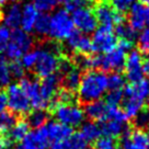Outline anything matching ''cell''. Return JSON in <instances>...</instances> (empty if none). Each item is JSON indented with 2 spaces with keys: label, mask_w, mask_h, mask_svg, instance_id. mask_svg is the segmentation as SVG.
<instances>
[{
  "label": "cell",
  "mask_w": 149,
  "mask_h": 149,
  "mask_svg": "<svg viewBox=\"0 0 149 149\" xmlns=\"http://www.w3.org/2000/svg\"><path fill=\"white\" fill-rule=\"evenodd\" d=\"M107 90V76L103 71L88 70L82 74L79 88L78 99L81 103H90L103 97Z\"/></svg>",
  "instance_id": "6da1fadb"
},
{
  "label": "cell",
  "mask_w": 149,
  "mask_h": 149,
  "mask_svg": "<svg viewBox=\"0 0 149 149\" xmlns=\"http://www.w3.org/2000/svg\"><path fill=\"white\" fill-rule=\"evenodd\" d=\"M38 55H37L36 64L34 66V72L37 77L40 78H46L51 74H56L58 70L59 63L63 55H61V47L59 45V42L48 43L46 47L37 49Z\"/></svg>",
  "instance_id": "7a4b0ae2"
},
{
  "label": "cell",
  "mask_w": 149,
  "mask_h": 149,
  "mask_svg": "<svg viewBox=\"0 0 149 149\" xmlns=\"http://www.w3.org/2000/svg\"><path fill=\"white\" fill-rule=\"evenodd\" d=\"M74 31L72 19L66 9L57 10L51 17L48 36L55 42H61L67 40Z\"/></svg>",
  "instance_id": "3957f363"
},
{
  "label": "cell",
  "mask_w": 149,
  "mask_h": 149,
  "mask_svg": "<svg viewBox=\"0 0 149 149\" xmlns=\"http://www.w3.org/2000/svg\"><path fill=\"white\" fill-rule=\"evenodd\" d=\"M32 46V36L21 29H15L11 33L10 41L3 51L6 58H9L11 61H19V58H21L23 54L30 51Z\"/></svg>",
  "instance_id": "277c9868"
},
{
  "label": "cell",
  "mask_w": 149,
  "mask_h": 149,
  "mask_svg": "<svg viewBox=\"0 0 149 149\" xmlns=\"http://www.w3.org/2000/svg\"><path fill=\"white\" fill-rule=\"evenodd\" d=\"M57 122L69 127L79 126L84 120V112L82 109L74 104H63L58 103L52 111Z\"/></svg>",
  "instance_id": "5b68a950"
},
{
  "label": "cell",
  "mask_w": 149,
  "mask_h": 149,
  "mask_svg": "<svg viewBox=\"0 0 149 149\" xmlns=\"http://www.w3.org/2000/svg\"><path fill=\"white\" fill-rule=\"evenodd\" d=\"M6 93L10 112H12L15 115H26L30 113L32 105L26 93L20 87V84H9Z\"/></svg>",
  "instance_id": "8992f818"
},
{
  "label": "cell",
  "mask_w": 149,
  "mask_h": 149,
  "mask_svg": "<svg viewBox=\"0 0 149 149\" xmlns=\"http://www.w3.org/2000/svg\"><path fill=\"white\" fill-rule=\"evenodd\" d=\"M92 9L98 20V23L101 24V26L113 29L114 25L125 22V15L116 12L112 8L110 2H107V0L95 1Z\"/></svg>",
  "instance_id": "52a82bcc"
},
{
  "label": "cell",
  "mask_w": 149,
  "mask_h": 149,
  "mask_svg": "<svg viewBox=\"0 0 149 149\" xmlns=\"http://www.w3.org/2000/svg\"><path fill=\"white\" fill-rule=\"evenodd\" d=\"M71 19L74 26L84 34H89L97 30L98 20L95 18L93 9L90 7H82L74 10Z\"/></svg>",
  "instance_id": "ba28073f"
},
{
  "label": "cell",
  "mask_w": 149,
  "mask_h": 149,
  "mask_svg": "<svg viewBox=\"0 0 149 149\" xmlns=\"http://www.w3.org/2000/svg\"><path fill=\"white\" fill-rule=\"evenodd\" d=\"M92 48L95 53H109L117 46V38L113 34V29L100 26L94 31L92 37Z\"/></svg>",
  "instance_id": "9c48e42d"
},
{
  "label": "cell",
  "mask_w": 149,
  "mask_h": 149,
  "mask_svg": "<svg viewBox=\"0 0 149 149\" xmlns=\"http://www.w3.org/2000/svg\"><path fill=\"white\" fill-rule=\"evenodd\" d=\"M124 68H125L126 78L132 84H135L144 79L143 56L139 51H132L127 55Z\"/></svg>",
  "instance_id": "30bf717a"
},
{
  "label": "cell",
  "mask_w": 149,
  "mask_h": 149,
  "mask_svg": "<svg viewBox=\"0 0 149 149\" xmlns=\"http://www.w3.org/2000/svg\"><path fill=\"white\" fill-rule=\"evenodd\" d=\"M122 149H149L148 135L141 130H128L122 135Z\"/></svg>",
  "instance_id": "8fae6325"
},
{
  "label": "cell",
  "mask_w": 149,
  "mask_h": 149,
  "mask_svg": "<svg viewBox=\"0 0 149 149\" xmlns=\"http://www.w3.org/2000/svg\"><path fill=\"white\" fill-rule=\"evenodd\" d=\"M130 25L135 31H140L149 28V7L141 2L132 6L128 14Z\"/></svg>",
  "instance_id": "7c38bea8"
},
{
  "label": "cell",
  "mask_w": 149,
  "mask_h": 149,
  "mask_svg": "<svg viewBox=\"0 0 149 149\" xmlns=\"http://www.w3.org/2000/svg\"><path fill=\"white\" fill-rule=\"evenodd\" d=\"M61 86V77L58 74H54L48 76L46 78L42 79V82H40V92L41 97L45 107H48V104L53 99L56 97V94Z\"/></svg>",
  "instance_id": "4fadbf2b"
},
{
  "label": "cell",
  "mask_w": 149,
  "mask_h": 149,
  "mask_svg": "<svg viewBox=\"0 0 149 149\" xmlns=\"http://www.w3.org/2000/svg\"><path fill=\"white\" fill-rule=\"evenodd\" d=\"M51 140L47 134L46 127L43 126L41 128L30 132L26 137L22 140L23 149H47L49 147Z\"/></svg>",
  "instance_id": "5bb4252c"
},
{
  "label": "cell",
  "mask_w": 149,
  "mask_h": 149,
  "mask_svg": "<svg viewBox=\"0 0 149 149\" xmlns=\"http://www.w3.org/2000/svg\"><path fill=\"white\" fill-rule=\"evenodd\" d=\"M66 42H67V46L72 52H74V54L90 55L93 52L92 41L80 31L74 30L66 40Z\"/></svg>",
  "instance_id": "9a60e30c"
},
{
  "label": "cell",
  "mask_w": 149,
  "mask_h": 149,
  "mask_svg": "<svg viewBox=\"0 0 149 149\" xmlns=\"http://www.w3.org/2000/svg\"><path fill=\"white\" fill-rule=\"evenodd\" d=\"M20 87L23 89L26 93L31 105L35 109H46L45 104L43 102L41 92H40V82L36 80L30 79V78H22L20 80Z\"/></svg>",
  "instance_id": "2e32d148"
},
{
  "label": "cell",
  "mask_w": 149,
  "mask_h": 149,
  "mask_svg": "<svg viewBox=\"0 0 149 149\" xmlns=\"http://www.w3.org/2000/svg\"><path fill=\"white\" fill-rule=\"evenodd\" d=\"M49 140L55 143H61L66 140L72 134V128L67 125H64L59 122H49L45 125Z\"/></svg>",
  "instance_id": "e0dca14e"
},
{
  "label": "cell",
  "mask_w": 149,
  "mask_h": 149,
  "mask_svg": "<svg viewBox=\"0 0 149 149\" xmlns=\"http://www.w3.org/2000/svg\"><path fill=\"white\" fill-rule=\"evenodd\" d=\"M29 133H30V125H29L28 121L20 120V121H17V123L12 126V128L8 130L6 134H3L2 137L11 146L13 143L22 141Z\"/></svg>",
  "instance_id": "ac0fdd59"
},
{
  "label": "cell",
  "mask_w": 149,
  "mask_h": 149,
  "mask_svg": "<svg viewBox=\"0 0 149 149\" xmlns=\"http://www.w3.org/2000/svg\"><path fill=\"white\" fill-rule=\"evenodd\" d=\"M84 114L92 122H104L107 120V104L101 100L87 103L84 107Z\"/></svg>",
  "instance_id": "d6986e66"
},
{
  "label": "cell",
  "mask_w": 149,
  "mask_h": 149,
  "mask_svg": "<svg viewBox=\"0 0 149 149\" xmlns=\"http://www.w3.org/2000/svg\"><path fill=\"white\" fill-rule=\"evenodd\" d=\"M123 94L124 97H133L145 102L149 95V81L143 79L138 82L128 84L123 91Z\"/></svg>",
  "instance_id": "ffe728a7"
},
{
  "label": "cell",
  "mask_w": 149,
  "mask_h": 149,
  "mask_svg": "<svg viewBox=\"0 0 149 149\" xmlns=\"http://www.w3.org/2000/svg\"><path fill=\"white\" fill-rule=\"evenodd\" d=\"M38 11L33 3H26L22 9V18H21V26L25 32H31L34 30V25L38 18Z\"/></svg>",
  "instance_id": "44dd1931"
},
{
  "label": "cell",
  "mask_w": 149,
  "mask_h": 149,
  "mask_svg": "<svg viewBox=\"0 0 149 149\" xmlns=\"http://www.w3.org/2000/svg\"><path fill=\"white\" fill-rule=\"evenodd\" d=\"M100 126H101V132L103 135L113 137V138L124 135V133L130 130V127L126 125V123H120V122L111 121V120L102 122Z\"/></svg>",
  "instance_id": "7402d4cb"
},
{
  "label": "cell",
  "mask_w": 149,
  "mask_h": 149,
  "mask_svg": "<svg viewBox=\"0 0 149 149\" xmlns=\"http://www.w3.org/2000/svg\"><path fill=\"white\" fill-rule=\"evenodd\" d=\"M81 77H82L81 69L77 68L74 66L72 69H70L68 72H66L64 76H61V87L68 91L74 92L79 88Z\"/></svg>",
  "instance_id": "603a6c76"
},
{
  "label": "cell",
  "mask_w": 149,
  "mask_h": 149,
  "mask_svg": "<svg viewBox=\"0 0 149 149\" xmlns=\"http://www.w3.org/2000/svg\"><path fill=\"white\" fill-rule=\"evenodd\" d=\"M21 18H22V9L21 6L14 2L12 6H10V8L7 10L5 14V24L7 28L9 29H19L21 25Z\"/></svg>",
  "instance_id": "cb8c5ba5"
},
{
  "label": "cell",
  "mask_w": 149,
  "mask_h": 149,
  "mask_svg": "<svg viewBox=\"0 0 149 149\" xmlns=\"http://www.w3.org/2000/svg\"><path fill=\"white\" fill-rule=\"evenodd\" d=\"M123 111L125 112L128 118L135 117L137 113L145 107L144 102L138 99L133 98V97H124L123 99Z\"/></svg>",
  "instance_id": "d4e9b609"
},
{
  "label": "cell",
  "mask_w": 149,
  "mask_h": 149,
  "mask_svg": "<svg viewBox=\"0 0 149 149\" xmlns=\"http://www.w3.org/2000/svg\"><path fill=\"white\" fill-rule=\"evenodd\" d=\"M61 144L64 149H88V141L81 133H72Z\"/></svg>",
  "instance_id": "484cf974"
},
{
  "label": "cell",
  "mask_w": 149,
  "mask_h": 149,
  "mask_svg": "<svg viewBox=\"0 0 149 149\" xmlns=\"http://www.w3.org/2000/svg\"><path fill=\"white\" fill-rule=\"evenodd\" d=\"M26 121H28L30 127H33L35 130L41 128L46 125L47 121H48V113L42 109H35V111L31 112L29 114Z\"/></svg>",
  "instance_id": "4316f807"
},
{
  "label": "cell",
  "mask_w": 149,
  "mask_h": 149,
  "mask_svg": "<svg viewBox=\"0 0 149 149\" xmlns=\"http://www.w3.org/2000/svg\"><path fill=\"white\" fill-rule=\"evenodd\" d=\"M82 136H84L87 141H95V140L100 138V136L102 135L101 132V126L100 124H97L95 122H87L84 124L81 132H80Z\"/></svg>",
  "instance_id": "83f0119b"
},
{
  "label": "cell",
  "mask_w": 149,
  "mask_h": 149,
  "mask_svg": "<svg viewBox=\"0 0 149 149\" xmlns=\"http://www.w3.org/2000/svg\"><path fill=\"white\" fill-rule=\"evenodd\" d=\"M115 34L120 37L121 40H125V41H130L133 42L136 40L137 37V33L134 29L130 26V24L123 22L121 24H117L115 28Z\"/></svg>",
  "instance_id": "f1b7e54d"
},
{
  "label": "cell",
  "mask_w": 149,
  "mask_h": 149,
  "mask_svg": "<svg viewBox=\"0 0 149 149\" xmlns=\"http://www.w3.org/2000/svg\"><path fill=\"white\" fill-rule=\"evenodd\" d=\"M49 22H51V17L46 13H43L38 15L35 25H34V31L38 36H48L49 32Z\"/></svg>",
  "instance_id": "f546056e"
},
{
  "label": "cell",
  "mask_w": 149,
  "mask_h": 149,
  "mask_svg": "<svg viewBox=\"0 0 149 149\" xmlns=\"http://www.w3.org/2000/svg\"><path fill=\"white\" fill-rule=\"evenodd\" d=\"M17 123V115L12 112H3L0 115V136L6 134Z\"/></svg>",
  "instance_id": "4dcf8cb0"
},
{
  "label": "cell",
  "mask_w": 149,
  "mask_h": 149,
  "mask_svg": "<svg viewBox=\"0 0 149 149\" xmlns=\"http://www.w3.org/2000/svg\"><path fill=\"white\" fill-rule=\"evenodd\" d=\"M134 126L137 130H149V107H144L134 117Z\"/></svg>",
  "instance_id": "1f68e13d"
},
{
  "label": "cell",
  "mask_w": 149,
  "mask_h": 149,
  "mask_svg": "<svg viewBox=\"0 0 149 149\" xmlns=\"http://www.w3.org/2000/svg\"><path fill=\"white\" fill-rule=\"evenodd\" d=\"M11 78L12 76L10 71V64L5 56H0V86L1 87L9 86Z\"/></svg>",
  "instance_id": "d6a6232c"
},
{
  "label": "cell",
  "mask_w": 149,
  "mask_h": 149,
  "mask_svg": "<svg viewBox=\"0 0 149 149\" xmlns=\"http://www.w3.org/2000/svg\"><path fill=\"white\" fill-rule=\"evenodd\" d=\"M107 120L116 121L120 122V123H126L128 117L125 114V112L123 111V109H120L118 107H115V105H107Z\"/></svg>",
  "instance_id": "836d02e7"
},
{
  "label": "cell",
  "mask_w": 149,
  "mask_h": 149,
  "mask_svg": "<svg viewBox=\"0 0 149 149\" xmlns=\"http://www.w3.org/2000/svg\"><path fill=\"white\" fill-rule=\"evenodd\" d=\"M125 84V77L120 71H114L107 77V89L122 90Z\"/></svg>",
  "instance_id": "e575fe53"
},
{
  "label": "cell",
  "mask_w": 149,
  "mask_h": 149,
  "mask_svg": "<svg viewBox=\"0 0 149 149\" xmlns=\"http://www.w3.org/2000/svg\"><path fill=\"white\" fill-rule=\"evenodd\" d=\"M94 149H120V144L116 138L103 136L94 141Z\"/></svg>",
  "instance_id": "d590c367"
},
{
  "label": "cell",
  "mask_w": 149,
  "mask_h": 149,
  "mask_svg": "<svg viewBox=\"0 0 149 149\" xmlns=\"http://www.w3.org/2000/svg\"><path fill=\"white\" fill-rule=\"evenodd\" d=\"M135 1L136 0H111L110 5L116 12L124 14L132 8V6L135 3Z\"/></svg>",
  "instance_id": "8d00e7d4"
},
{
  "label": "cell",
  "mask_w": 149,
  "mask_h": 149,
  "mask_svg": "<svg viewBox=\"0 0 149 149\" xmlns=\"http://www.w3.org/2000/svg\"><path fill=\"white\" fill-rule=\"evenodd\" d=\"M37 55H38V51L37 49L29 51L25 54H23L22 59H21V64L23 65L24 68H26V69H33L35 64H36Z\"/></svg>",
  "instance_id": "74e56055"
},
{
  "label": "cell",
  "mask_w": 149,
  "mask_h": 149,
  "mask_svg": "<svg viewBox=\"0 0 149 149\" xmlns=\"http://www.w3.org/2000/svg\"><path fill=\"white\" fill-rule=\"evenodd\" d=\"M57 3H58L57 0H33V5L37 9V11H41L44 13L55 9Z\"/></svg>",
  "instance_id": "f35d334b"
},
{
  "label": "cell",
  "mask_w": 149,
  "mask_h": 149,
  "mask_svg": "<svg viewBox=\"0 0 149 149\" xmlns=\"http://www.w3.org/2000/svg\"><path fill=\"white\" fill-rule=\"evenodd\" d=\"M123 99H124V94L122 90H110V92L107 94L105 103L107 105L118 107V104L123 102Z\"/></svg>",
  "instance_id": "ab89813d"
},
{
  "label": "cell",
  "mask_w": 149,
  "mask_h": 149,
  "mask_svg": "<svg viewBox=\"0 0 149 149\" xmlns=\"http://www.w3.org/2000/svg\"><path fill=\"white\" fill-rule=\"evenodd\" d=\"M138 47L145 54H149V28L143 30L138 36Z\"/></svg>",
  "instance_id": "60d3db41"
},
{
  "label": "cell",
  "mask_w": 149,
  "mask_h": 149,
  "mask_svg": "<svg viewBox=\"0 0 149 149\" xmlns=\"http://www.w3.org/2000/svg\"><path fill=\"white\" fill-rule=\"evenodd\" d=\"M11 36L10 29L7 28L6 25H0V53L6 49V47L8 45Z\"/></svg>",
  "instance_id": "b9f144b4"
},
{
  "label": "cell",
  "mask_w": 149,
  "mask_h": 149,
  "mask_svg": "<svg viewBox=\"0 0 149 149\" xmlns=\"http://www.w3.org/2000/svg\"><path fill=\"white\" fill-rule=\"evenodd\" d=\"M10 71H11V76L14 78H20V79L23 78L24 67L21 64V61H12V63L10 64Z\"/></svg>",
  "instance_id": "7bdbcfd3"
},
{
  "label": "cell",
  "mask_w": 149,
  "mask_h": 149,
  "mask_svg": "<svg viewBox=\"0 0 149 149\" xmlns=\"http://www.w3.org/2000/svg\"><path fill=\"white\" fill-rule=\"evenodd\" d=\"M8 107V98L7 93L3 90H0V115L6 112V109Z\"/></svg>",
  "instance_id": "ee69618b"
},
{
  "label": "cell",
  "mask_w": 149,
  "mask_h": 149,
  "mask_svg": "<svg viewBox=\"0 0 149 149\" xmlns=\"http://www.w3.org/2000/svg\"><path fill=\"white\" fill-rule=\"evenodd\" d=\"M143 70H144V74L149 77V57L146 58L145 61L143 63Z\"/></svg>",
  "instance_id": "f6af8a7d"
},
{
  "label": "cell",
  "mask_w": 149,
  "mask_h": 149,
  "mask_svg": "<svg viewBox=\"0 0 149 149\" xmlns=\"http://www.w3.org/2000/svg\"><path fill=\"white\" fill-rule=\"evenodd\" d=\"M8 147H10L9 144L6 141L2 136H0V149H7Z\"/></svg>",
  "instance_id": "bcb514c9"
},
{
  "label": "cell",
  "mask_w": 149,
  "mask_h": 149,
  "mask_svg": "<svg viewBox=\"0 0 149 149\" xmlns=\"http://www.w3.org/2000/svg\"><path fill=\"white\" fill-rule=\"evenodd\" d=\"M52 149H64L61 147V143H55V144H53V147Z\"/></svg>",
  "instance_id": "7dc6e473"
},
{
  "label": "cell",
  "mask_w": 149,
  "mask_h": 149,
  "mask_svg": "<svg viewBox=\"0 0 149 149\" xmlns=\"http://www.w3.org/2000/svg\"><path fill=\"white\" fill-rule=\"evenodd\" d=\"M8 1H9V0H0V8L7 5V2H8Z\"/></svg>",
  "instance_id": "c3c4849f"
},
{
  "label": "cell",
  "mask_w": 149,
  "mask_h": 149,
  "mask_svg": "<svg viewBox=\"0 0 149 149\" xmlns=\"http://www.w3.org/2000/svg\"><path fill=\"white\" fill-rule=\"evenodd\" d=\"M140 2H141V3H143V5H148L149 3V0H140Z\"/></svg>",
  "instance_id": "681fc988"
},
{
  "label": "cell",
  "mask_w": 149,
  "mask_h": 149,
  "mask_svg": "<svg viewBox=\"0 0 149 149\" xmlns=\"http://www.w3.org/2000/svg\"><path fill=\"white\" fill-rule=\"evenodd\" d=\"M67 1H68V0H57V2H58V3H64V5H65Z\"/></svg>",
  "instance_id": "f907efd6"
},
{
  "label": "cell",
  "mask_w": 149,
  "mask_h": 149,
  "mask_svg": "<svg viewBox=\"0 0 149 149\" xmlns=\"http://www.w3.org/2000/svg\"><path fill=\"white\" fill-rule=\"evenodd\" d=\"M13 149H23V148H22V147L20 146V147H15V148H13Z\"/></svg>",
  "instance_id": "816d5d0a"
},
{
  "label": "cell",
  "mask_w": 149,
  "mask_h": 149,
  "mask_svg": "<svg viewBox=\"0 0 149 149\" xmlns=\"http://www.w3.org/2000/svg\"><path fill=\"white\" fill-rule=\"evenodd\" d=\"M148 143H149V134H148Z\"/></svg>",
  "instance_id": "f5cc1de1"
},
{
  "label": "cell",
  "mask_w": 149,
  "mask_h": 149,
  "mask_svg": "<svg viewBox=\"0 0 149 149\" xmlns=\"http://www.w3.org/2000/svg\"><path fill=\"white\" fill-rule=\"evenodd\" d=\"M0 18H1V13H0Z\"/></svg>",
  "instance_id": "db71d44e"
},
{
  "label": "cell",
  "mask_w": 149,
  "mask_h": 149,
  "mask_svg": "<svg viewBox=\"0 0 149 149\" xmlns=\"http://www.w3.org/2000/svg\"><path fill=\"white\" fill-rule=\"evenodd\" d=\"M147 6H148V7H149V3H148V5H147Z\"/></svg>",
  "instance_id": "11a10c76"
}]
</instances>
